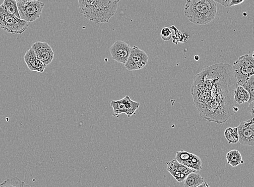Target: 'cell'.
<instances>
[{
	"instance_id": "obj_13",
	"label": "cell",
	"mask_w": 254,
	"mask_h": 187,
	"mask_svg": "<svg viewBox=\"0 0 254 187\" xmlns=\"http://www.w3.org/2000/svg\"><path fill=\"white\" fill-rule=\"evenodd\" d=\"M250 99V94L249 92L243 87L238 86L235 90L234 100L236 104L241 105L245 102H249Z\"/></svg>"
},
{
	"instance_id": "obj_16",
	"label": "cell",
	"mask_w": 254,
	"mask_h": 187,
	"mask_svg": "<svg viewBox=\"0 0 254 187\" xmlns=\"http://www.w3.org/2000/svg\"><path fill=\"white\" fill-rule=\"evenodd\" d=\"M202 160L198 156L191 153L190 158L183 163L182 164L188 167L195 172H199L202 170Z\"/></svg>"
},
{
	"instance_id": "obj_23",
	"label": "cell",
	"mask_w": 254,
	"mask_h": 187,
	"mask_svg": "<svg viewBox=\"0 0 254 187\" xmlns=\"http://www.w3.org/2000/svg\"><path fill=\"white\" fill-rule=\"evenodd\" d=\"M191 153L181 150L178 151L175 155V159L177 160L181 164L190 159Z\"/></svg>"
},
{
	"instance_id": "obj_32",
	"label": "cell",
	"mask_w": 254,
	"mask_h": 187,
	"mask_svg": "<svg viewBox=\"0 0 254 187\" xmlns=\"http://www.w3.org/2000/svg\"><path fill=\"white\" fill-rule=\"evenodd\" d=\"M252 56H253V58H254V52H253V53Z\"/></svg>"
},
{
	"instance_id": "obj_28",
	"label": "cell",
	"mask_w": 254,
	"mask_h": 187,
	"mask_svg": "<svg viewBox=\"0 0 254 187\" xmlns=\"http://www.w3.org/2000/svg\"><path fill=\"white\" fill-rule=\"evenodd\" d=\"M17 3H25L32 1H38V0H15Z\"/></svg>"
},
{
	"instance_id": "obj_17",
	"label": "cell",
	"mask_w": 254,
	"mask_h": 187,
	"mask_svg": "<svg viewBox=\"0 0 254 187\" xmlns=\"http://www.w3.org/2000/svg\"><path fill=\"white\" fill-rule=\"evenodd\" d=\"M1 4L8 14L14 15L20 19L19 9H18L17 2L15 0H4Z\"/></svg>"
},
{
	"instance_id": "obj_26",
	"label": "cell",
	"mask_w": 254,
	"mask_h": 187,
	"mask_svg": "<svg viewBox=\"0 0 254 187\" xmlns=\"http://www.w3.org/2000/svg\"><path fill=\"white\" fill-rule=\"evenodd\" d=\"M247 110L252 114L253 118H254V100L249 103Z\"/></svg>"
},
{
	"instance_id": "obj_2",
	"label": "cell",
	"mask_w": 254,
	"mask_h": 187,
	"mask_svg": "<svg viewBox=\"0 0 254 187\" xmlns=\"http://www.w3.org/2000/svg\"><path fill=\"white\" fill-rule=\"evenodd\" d=\"M79 12L96 23H108L116 14L118 3L113 0H78Z\"/></svg>"
},
{
	"instance_id": "obj_29",
	"label": "cell",
	"mask_w": 254,
	"mask_h": 187,
	"mask_svg": "<svg viewBox=\"0 0 254 187\" xmlns=\"http://www.w3.org/2000/svg\"><path fill=\"white\" fill-rule=\"evenodd\" d=\"M209 187V185H208V184L207 183H203L202 185H201L200 186H199V187Z\"/></svg>"
},
{
	"instance_id": "obj_25",
	"label": "cell",
	"mask_w": 254,
	"mask_h": 187,
	"mask_svg": "<svg viewBox=\"0 0 254 187\" xmlns=\"http://www.w3.org/2000/svg\"><path fill=\"white\" fill-rule=\"evenodd\" d=\"M215 2H218L224 7H231V4L232 0H214Z\"/></svg>"
},
{
	"instance_id": "obj_11",
	"label": "cell",
	"mask_w": 254,
	"mask_h": 187,
	"mask_svg": "<svg viewBox=\"0 0 254 187\" xmlns=\"http://www.w3.org/2000/svg\"><path fill=\"white\" fill-rule=\"evenodd\" d=\"M33 49L40 61L46 66L50 64L54 58V52L51 47L45 42H36L32 47Z\"/></svg>"
},
{
	"instance_id": "obj_4",
	"label": "cell",
	"mask_w": 254,
	"mask_h": 187,
	"mask_svg": "<svg viewBox=\"0 0 254 187\" xmlns=\"http://www.w3.org/2000/svg\"><path fill=\"white\" fill-rule=\"evenodd\" d=\"M28 27V22L8 14L2 5H0V28L4 32L12 34H22Z\"/></svg>"
},
{
	"instance_id": "obj_27",
	"label": "cell",
	"mask_w": 254,
	"mask_h": 187,
	"mask_svg": "<svg viewBox=\"0 0 254 187\" xmlns=\"http://www.w3.org/2000/svg\"><path fill=\"white\" fill-rule=\"evenodd\" d=\"M244 1L245 0H232L231 4V7L243 3Z\"/></svg>"
},
{
	"instance_id": "obj_1",
	"label": "cell",
	"mask_w": 254,
	"mask_h": 187,
	"mask_svg": "<svg viewBox=\"0 0 254 187\" xmlns=\"http://www.w3.org/2000/svg\"><path fill=\"white\" fill-rule=\"evenodd\" d=\"M238 86L233 66L228 63L213 64L199 72L191 87L199 116L209 122L226 123L235 114L234 94Z\"/></svg>"
},
{
	"instance_id": "obj_22",
	"label": "cell",
	"mask_w": 254,
	"mask_h": 187,
	"mask_svg": "<svg viewBox=\"0 0 254 187\" xmlns=\"http://www.w3.org/2000/svg\"><path fill=\"white\" fill-rule=\"evenodd\" d=\"M167 171L170 173L172 176L179 183L183 182L187 177L186 174L181 173L179 171L175 170V169L172 168L167 167Z\"/></svg>"
},
{
	"instance_id": "obj_3",
	"label": "cell",
	"mask_w": 254,
	"mask_h": 187,
	"mask_svg": "<svg viewBox=\"0 0 254 187\" xmlns=\"http://www.w3.org/2000/svg\"><path fill=\"white\" fill-rule=\"evenodd\" d=\"M184 14L194 25H205L215 19L217 4L214 0H187Z\"/></svg>"
},
{
	"instance_id": "obj_20",
	"label": "cell",
	"mask_w": 254,
	"mask_h": 187,
	"mask_svg": "<svg viewBox=\"0 0 254 187\" xmlns=\"http://www.w3.org/2000/svg\"><path fill=\"white\" fill-rule=\"evenodd\" d=\"M225 136L229 144L237 143L239 140L238 128H228L225 131Z\"/></svg>"
},
{
	"instance_id": "obj_5",
	"label": "cell",
	"mask_w": 254,
	"mask_h": 187,
	"mask_svg": "<svg viewBox=\"0 0 254 187\" xmlns=\"http://www.w3.org/2000/svg\"><path fill=\"white\" fill-rule=\"evenodd\" d=\"M236 79L238 86H243L254 75V59L250 54H246L239 58L233 65Z\"/></svg>"
},
{
	"instance_id": "obj_9",
	"label": "cell",
	"mask_w": 254,
	"mask_h": 187,
	"mask_svg": "<svg viewBox=\"0 0 254 187\" xmlns=\"http://www.w3.org/2000/svg\"><path fill=\"white\" fill-rule=\"evenodd\" d=\"M237 128L242 145L254 146V118L242 122Z\"/></svg>"
},
{
	"instance_id": "obj_30",
	"label": "cell",
	"mask_w": 254,
	"mask_h": 187,
	"mask_svg": "<svg viewBox=\"0 0 254 187\" xmlns=\"http://www.w3.org/2000/svg\"><path fill=\"white\" fill-rule=\"evenodd\" d=\"M113 1H114V2H116L119 3L121 1H122V0H113Z\"/></svg>"
},
{
	"instance_id": "obj_12",
	"label": "cell",
	"mask_w": 254,
	"mask_h": 187,
	"mask_svg": "<svg viewBox=\"0 0 254 187\" xmlns=\"http://www.w3.org/2000/svg\"><path fill=\"white\" fill-rule=\"evenodd\" d=\"M24 61L27 64L29 70L31 71L42 73L47 67V66L42 63L36 55L32 47L26 51L24 56Z\"/></svg>"
},
{
	"instance_id": "obj_10",
	"label": "cell",
	"mask_w": 254,
	"mask_h": 187,
	"mask_svg": "<svg viewBox=\"0 0 254 187\" xmlns=\"http://www.w3.org/2000/svg\"><path fill=\"white\" fill-rule=\"evenodd\" d=\"M132 47L125 42L117 41L110 47L112 58L117 62L125 64L128 60Z\"/></svg>"
},
{
	"instance_id": "obj_19",
	"label": "cell",
	"mask_w": 254,
	"mask_h": 187,
	"mask_svg": "<svg viewBox=\"0 0 254 187\" xmlns=\"http://www.w3.org/2000/svg\"><path fill=\"white\" fill-rule=\"evenodd\" d=\"M31 187L25 182H23L19 178L14 177L11 179L4 180V182L0 184V187Z\"/></svg>"
},
{
	"instance_id": "obj_15",
	"label": "cell",
	"mask_w": 254,
	"mask_h": 187,
	"mask_svg": "<svg viewBox=\"0 0 254 187\" xmlns=\"http://www.w3.org/2000/svg\"><path fill=\"white\" fill-rule=\"evenodd\" d=\"M226 159L228 164L232 167H237L244 164V161L241 153L238 150H232L227 153Z\"/></svg>"
},
{
	"instance_id": "obj_18",
	"label": "cell",
	"mask_w": 254,
	"mask_h": 187,
	"mask_svg": "<svg viewBox=\"0 0 254 187\" xmlns=\"http://www.w3.org/2000/svg\"><path fill=\"white\" fill-rule=\"evenodd\" d=\"M166 164L168 166L167 167L174 168L175 170H177L181 173L186 174L187 176H188V175L192 172H196L195 171L192 170V169L181 164V163L176 159L167 162Z\"/></svg>"
},
{
	"instance_id": "obj_7",
	"label": "cell",
	"mask_w": 254,
	"mask_h": 187,
	"mask_svg": "<svg viewBox=\"0 0 254 187\" xmlns=\"http://www.w3.org/2000/svg\"><path fill=\"white\" fill-rule=\"evenodd\" d=\"M110 104L114 111L113 116L117 118L122 114L130 117L140 106V102L131 100L129 95L119 100H112Z\"/></svg>"
},
{
	"instance_id": "obj_6",
	"label": "cell",
	"mask_w": 254,
	"mask_h": 187,
	"mask_svg": "<svg viewBox=\"0 0 254 187\" xmlns=\"http://www.w3.org/2000/svg\"><path fill=\"white\" fill-rule=\"evenodd\" d=\"M17 4L20 19L28 23L39 19L45 7V3L39 0Z\"/></svg>"
},
{
	"instance_id": "obj_14",
	"label": "cell",
	"mask_w": 254,
	"mask_h": 187,
	"mask_svg": "<svg viewBox=\"0 0 254 187\" xmlns=\"http://www.w3.org/2000/svg\"><path fill=\"white\" fill-rule=\"evenodd\" d=\"M203 183V179L200 174L192 172L185 180L184 187H198Z\"/></svg>"
},
{
	"instance_id": "obj_8",
	"label": "cell",
	"mask_w": 254,
	"mask_h": 187,
	"mask_svg": "<svg viewBox=\"0 0 254 187\" xmlns=\"http://www.w3.org/2000/svg\"><path fill=\"white\" fill-rule=\"evenodd\" d=\"M149 61L147 53L138 47H132L129 57L125 64V68L128 71L140 70L147 65Z\"/></svg>"
},
{
	"instance_id": "obj_31",
	"label": "cell",
	"mask_w": 254,
	"mask_h": 187,
	"mask_svg": "<svg viewBox=\"0 0 254 187\" xmlns=\"http://www.w3.org/2000/svg\"><path fill=\"white\" fill-rule=\"evenodd\" d=\"M199 59V56H198L196 55V56H195V59L196 60V61H198Z\"/></svg>"
},
{
	"instance_id": "obj_24",
	"label": "cell",
	"mask_w": 254,
	"mask_h": 187,
	"mask_svg": "<svg viewBox=\"0 0 254 187\" xmlns=\"http://www.w3.org/2000/svg\"><path fill=\"white\" fill-rule=\"evenodd\" d=\"M173 33L169 27L163 28L161 31V38L165 41H168L172 38Z\"/></svg>"
},
{
	"instance_id": "obj_21",
	"label": "cell",
	"mask_w": 254,
	"mask_h": 187,
	"mask_svg": "<svg viewBox=\"0 0 254 187\" xmlns=\"http://www.w3.org/2000/svg\"><path fill=\"white\" fill-rule=\"evenodd\" d=\"M243 87L250 94V99L249 101V103H250L254 100V75L251 76L249 80L244 84Z\"/></svg>"
}]
</instances>
